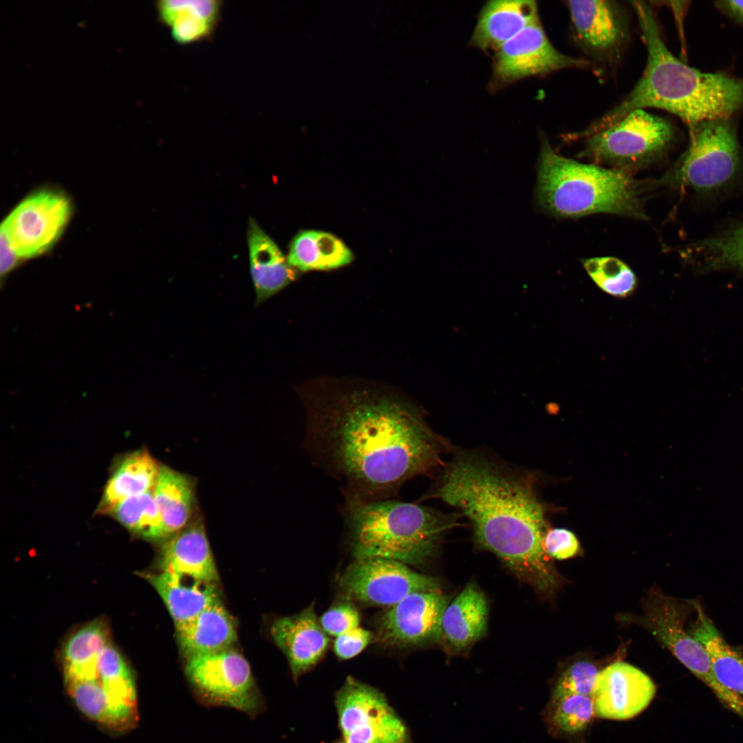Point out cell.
I'll list each match as a JSON object with an SVG mask.
<instances>
[{"instance_id":"6da1fadb","label":"cell","mask_w":743,"mask_h":743,"mask_svg":"<svg viewBox=\"0 0 743 743\" xmlns=\"http://www.w3.org/2000/svg\"><path fill=\"white\" fill-rule=\"evenodd\" d=\"M306 446L338 480L347 501L387 499L408 480L442 464L449 444L414 407L354 400L314 421Z\"/></svg>"},{"instance_id":"7a4b0ae2","label":"cell","mask_w":743,"mask_h":743,"mask_svg":"<svg viewBox=\"0 0 743 743\" xmlns=\"http://www.w3.org/2000/svg\"><path fill=\"white\" fill-rule=\"evenodd\" d=\"M457 508L474 538L516 575L541 592L557 578L543 543L545 508L532 480L472 453L460 452L446 466L431 495Z\"/></svg>"},{"instance_id":"3957f363","label":"cell","mask_w":743,"mask_h":743,"mask_svg":"<svg viewBox=\"0 0 743 743\" xmlns=\"http://www.w3.org/2000/svg\"><path fill=\"white\" fill-rule=\"evenodd\" d=\"M632 7L647 50L643 72L624 99L580 134L586 137L636 109L658 108L679 117L689 128L700 122L729 118L743 107V80L704 73L676 58L662 37L655 13L646 2Z\"/></svg>"},{"instance_id":"277c9868","label":"cell","mask_w":743,"mask_h":743,"mask_svg":"<svg viewBox=\"0 0 743 743\" xmlns=\"http://www.w3.org/2000/svg\"><path fill=\"white\" fill-rule=\"evenodd\" d=\"M346 523L356 559L383 558L420 565L434 556L455 518L429 507L390 499L347 501Z\"/></svg>"},{"instance_id":"5b68a950","label":"cell","mask_w":743,"mask_h":743,"mask_svg":"<svg viewBox=\"0 0 743 743\" xmlns=\"http://www.w3.org/2000/svg\"><path fill=\"white\" fill-rule=\"evenodd\" d=\"M535 199L541 209L560 217H645L638 184L625 172L560 155L546 138L541 141Z\"/></svg>"},{"instance_id":"8992f818","label":"cell","mask_w":743,"mask_h":743,"mask_svg":"<svg viewBox=\"0 0 743 743\" xmlns=\"http://www.w3.org/2000/svg\"><path fill=\"white\" fill-rule=\"evenodd\" d=\"M692 610L691 600L682 602L654 590L645 601L643 615L623 618L647 629L713 691L726 709L743 720V699L718 680L707 651L685 627Z\"/></svg>"},{"instance_id":"52a82bcc","label":"cell","mask_w":743,"mask_h":743,"mask_svg":"<svg viewBox=\"0 0 743 743\" xmlns=\"http://www.w3.org/2000/svg\"><path fill=\"white\" fill-rule=\"evenodd\" d=\"M184 673L200 704L231 708L251 718L265 709L250 665L237 652L227 649L187 658Z\"/></svg>"},{"instance_id":"ba28073f","label":"cell","mask_w":743,"mask_h":743,"mask_svg":"<svg viewBox=\"0 0 743 743\" xmlns=\"http://www.w3.org/2000/svg\"><path fill=\"white\" fill-rule=\"evenodd\" d=\"M685 153L665 182L711 191L725 185L740 166L739 144L729 118L707 120L689 129Z\"/></svg>"},{"instance_id":"9c48e42d","label":"cell","mask_w":743,"mask_h":743,"mask_svg":"<svg viewBox=\"0 0 743 743\" xmlns=\"http://www.w3.org/2000/svg\"><path fill=\"white\" fill-rule=\"evenodd\" d=\"M334 704L340 735L332 743H413L385 695L353 676L336 691Z\"/></svg>"},{"instance_id":"30bf717a","label":"cell","mask_w":743,"mask_h":743,"mask_svg":"<svg viewBox=\"0 0 743 743\" xmlns=\"http://www.w3.org/2000/svg\"><path fill=\"white\" fill-rule=\"evenodd\" d=\"M674 136L669 121L645 109H636L584 138L582 155L621 169L637 166L663 154Z\"/></svg>"},{"instance_id":"8fae6325","label":"cell","mask_w":743,"mask_h":743,"mask_svg":"<svg viewBox=\"0 0 743 743\" xmlns=\"http://www.w3.org/2000/svg\"><path fill=\"white\" fill-rule=\"evenodd\" d=\"M72 204L63 193L41 189L24 198L6 217L1 235L19 259L39 256L51 249L64 232Z\"/></svg>"},{"instance_id":"7c38bea8","label":"cell","mask_w":743,"mask_h":743,"mask_svg":"<svg viewBox=\"0 0 743 743\" xmlns=\"http://www.w3.org/2000/svg\"><path fill=\"white\" fill-rule=\"evenodd\" d=\"M338 583L351 599L389 607L411 593L440 590L435 577L414 571L400 561L383 558L356 559L345 568Z\"/></svg>"},{"instance_id":"4fadbf2b","label":"cell","mask_w":743,"mask_h":743,"mask_svg":"<svg viewBox=\"0 0 743 743\" xmlns=\"http://www.w3.org/2000/svg\"><path fill=\"white\" fill-rule=\"evenodd\" d=\"M590 66L592 63L588 59L556 49L539 21L522 30L495 52L490 88L495 91L528 77Z\"/></svg>"},{"instance_id":"5bb4252c","label":"cell","mask_w":743,"mask_h":743,"mask_svg":"<svg viewBox=\"0 0 743 743\" xmlns=\"http://www.w3.org/2000/svg\"><path fill=\"white\" fill-rule=\"evenodd\" d=\"M567 8L574 40L592 61L616 63L629 39L626 12L616 1H568Z\"/></svg>"},{"instance_id":"9a60e30c","label":"cell","mask_w":743,"mask_h":743,"mask_svg":"<svg viewBox=\"0 0 743 743\" xmlns=\"http://www.w3.org/2000/svg\"><path fill=\"white\" fill-rule=\"evenodd\" d=\"M448 603L447 596L440 590L409 594L380 618V638L398 647L423 645L440 640L442 616Z\"/></svg>"},{"instance_id":"2e32d148","label":"cell","mask_w":743,"mask_h":743,"mask_svg":"<svg viewBox=\"0 0 743 743\" xmlns=\"http://www.w3.org/2000/svg\"><path fill=\"white\" fill-rule=\"evenodd\" d=\"M656 687L636 667L615 662L599 673L591 694L595 715L625 720L644 711L656 695Z\"/></svg>"},{"instance_id":"e0dca14e","label":"cell","mask_w":743,"mask_h":743,"mask_svg":"<svg viewBox=\"0 0 743 743\" xmlns=\"http://www.w3.org/2000/svg\"><path fill=\"white\" fill-rule=\"evenodd\" d=\"M270 634L286 655L295 681L319 663L329 647V637L317 618L314 602L298 614L277 619Z\"/></svg>"},{"instance_id":"ac0fdd59","label":"cell","mask_w":743,"mask_h":743,"mask_svg":"<svg viewBox=\"0 0 743 743\" xmlns=\"http://www.w3.org/2000/svg\"><path fill=\"white\" fill-rule=\"evenodd\" d=\"M162 571L216 583L217 568L202 524L195 522L169 538L160 554Z\"/></svg>"},{"instance_id":"d6986e66","label":"cell","mask_w":743,"mask_h":743,"mask_svg":"<svg viewBox=\"0 0 743 743\" xmlns=\"http://www.w3.org/2000/svg\"><path fill=\"white\" fill-rule=\"evenodd\" d=\"M539 21L535 1H488L478 14L471 44L484 51L495 52L522 30Z\"/></svg>"},{"instance_id":"ffe728a7","label":"cell","mask_w":743,"mask_h":743,"mask_svg":"<svg viewBox=\"0 0 743 743\" xmlns=\"http://www.w3.org/2000/svg\"><path fill=\"white\" fill-rule=\"evenodd\" d=\"M488 618L484 592L475 583L467 584L444 610L440 640L451 651L462 652L485 635Z\"/></svg>"},{"instance_id":"44dd1931","label":"cell","mask_w":743,"mask_h":743,"mask_svg":"<svg viewBox=\"0 0 743 743\" xmlns=\"http://www.w3.org/2000/svg\"><path fill=\"white\" fill-rule=\"evenodd\" d=\"M219 0H159L155 3L158 21L169 28L172 39L189 45L211 39L222 17Z\"/></svg>"},{"instance_id":"7402d4cb","label":"cell","mask_w":743,"mask_h":743,"mask_svg":"<svg viewBox=\"0 0 743 743\" xmlns=\"http://www.w3.org/2000/svg\"><path fill=\"white\" fill-rule=\"evenodd\" d=\"M64 680L73 702L89 719L116 733L127 732L136 726L138 705L110 694L98 678Z\"/></svg>"},{"instance_id":"603a6c76","label":"cell","mask_w":743,"mask_h":743,"mask_svg":"<svg viewBox=\"0 0 743 743\" xmlns=\"http://www.w3.org/2000/svg\"><path fill=\"white\" fill-rule=\"evenodd\" d=\"M247 239L250 274L259 305L294 281L297 272L252 217L248 220Z\"/></svg>"},{"instance_id":"cb8c5ba5","label":"cell","mask_w":743,"mask_h":743,"mask_svg":"<svg viewBox=\"0 0 743 743\" xmlns=\"http://www.w3.org/2000/svg\"><path fill=\"white\" fill-rule=\"evenodd\" d=\"M141 576L157 591L176 627L220 601L214 583L163 571L158 574L142 572Z\"/></svg>"},{"instance_id":"d4e9b609","label":"cell","mask_w":743,"mask_h":743,"mask_svg":"<svg viewBox=\"0 0 743 743\" xmlns=\"http://www.w3.org/2000/svg\"><path fill=\"white\" fill-rule=\"evenodd\" d=\"M694 619L687 629L707 651L718 680L743 699V656L731 646L703 610L692 600Z\"/></svg>"},{"instance_id":"484cf974","label":"cell","mask_w":743,"mask_h":743,"mask_svg":"<svg viewBox=\"0 0 743 743\" xmlns=\"http://www.w3.org/2000/svg\"><path fill=\"white\" fill-rule=\"evenodd\" d=\"M176 631L186 658L230 649L237 639L234 621L221 601L177 627Z\"/></svg>"},{"instance_id":"4316f807","label":"cell","mask_w":743,"mask_h":743,"mask_svg":"<svg viewBox=\"0 0 743 743\" xmlns=\"http://www.w3.org/2000/svg\"><path fill=\"white\" fill-rule=\"evenodd\" d=\"M153 495L166 539L190 524L195 504L192 479L171 468L161 466Z\"/></svg>"},{"instance_id":"83f0119b","label":"cell","mask_w":743,"mask_h":743,"mask_svg":"<svg viewBox=\"0 0 743 743\" xmlns=\"http://www.w3.org/2000/svg\"><path fill=\"white\" fill-rule=\"evenodd\" d=\"M160 465L145 451L133 452L117 465L105 488L99 512H109L122 500L153 491Z\"/></svg>"},{"instance_id":"f1b7e54d","label":"cell","mask_w":743,"mask_h":743,"mask_svg":"<svg viewBox=\"0 0 743 743\" xmlns=\"http://www.w3.org/2000/svg\"><path fill=\"white\" fill-rule=\"evenodd\" d=\"M352 259V252L338 238L317 230L299 233L291 242L287 257L292 267L303 271L337 268Z\"/></svg>"},{"instance_id":"f546056e","label":"cell","mask_w":743,"mask_h":743,"mask_svg":"<svg viewBox=\"0 0 743 743\" xmlns=\"http://www.w3.org/2000/svg\"><path fill=\"white\" fill-rule=\"evenodd\" d=\"M109 630L102 619L94 620L74 632L62 650L64 679L98 678L97 662L109 643Z\"/></svg>"},{"instance_id":"4dcf8cb0","label":"cell","mask_w":743,"mask_h":743,"mask_svg":"<svg viewBox=\"0 0 743 743\" xmlns=\"http://www.w3.org/2000/svg\"><path fill=\"white\" fill-rule=\"evenodd\" d=\"M109 512L133 534L151 540L166 539L153 491L129 497Z\"/></svg>"},{"instance_id":"1f68e13d","label":"cell","mask_w":743,"mask_h":743,"mask_svg":"<svg viewBox=\"0 0 743 743\" xmlns=\"http://www.w3.org/2000/svg\"><path fill=\"white\" fill-rule=\"evenodd\" d=\"M98 678L114 697L138 705L136 680L130 667L120 652L109 643L100 652L97 662Z\"/></svg>"},{"instance_id":"d6a6232c","label":"cell","mask_w":743,"mask_h":743,"mask_svg":"<svg viewBox=\"0 0 743 743\" xmlns=\"http://www.w3.org/2000/svg\"><path fill=\"white\" fill-rule=\"evenodd\" d=\"M546 715L551 729L565 733H577L585 730L595 715L590 696L571 695L550 699Z\"/></svg>"},{"instance_id":"836d02e7","label":"cell","mask_w":743,"mask_h":743,"mask_svg":"<svg viewBox=\"0 0 743 743\" xmlns=\"http://www.w3.org/2000/svg\"><path fill=\"white\" fill-rule=\"evenodd\" d=\"M583 265L594 283L606 293L625 297L636 288L634 272L623 261L613 257H598L583 261Z\"/></svg>"},{"instance_id":"e575fe53","label":"cell","mask_w":743,"mask_h":743,"mask_svg":"<svg viewBox=\"0 0 743 743\" xmlns=\"http://www.w3.org/2000/svg\"><path fill=\"white\" fill-rule=\"evenodd\" d=\"M702 248L707 250L708 268L743 271V224L721 238L704 242Z\"/></svg>"},{"instance_id":"d590c367","label":"cell","mask_w":743,"mask_h":743,"mask_svg":"<svg viewBox=\"0 0 743 743\" xmlns=\"http://www.w3.org/2000/svg\"><path fill=\"white\" fill-rule=\"evenodd\" d=\"M599 673L597 667L590 662H575L566 668L557 679L551 699L571 695L591 696Z\"/></svg>"},{"instance_id":"8d00e7d4","label":"cell","mask_w":743,"mask_h":743,"mask_svg":"<svg viewBox=\"0 0 743 743\" xmlns=\"http://www.w3.org/2000/svg\"><path fill=\"white\" fill-rule=\"evenodd\" d=\"M360 621L358 610L348 601L333 605L319 619L324 631L335 637L359 627Z\"/></svg>"},{"instance_id":"74e56055","label":"cell","mask_w":743,"mask_h":743,"mask_svg":"<svg viewBox=\"0 0 743 743\" xmlns=\"http://www.w3.org/2000/svg\"><path fill=\"white\" fill-rule=\"evenodd\" d=\"M543 546L548 557L559 560L571 558L579 550V543L575 535L563 528L548 530L543 538Z\"/></svg>"},{"instance_id":"f35d334b","label":"cell","mask_w":743,"mask_h":743,"mask_svg":"<svg viewBox=\"0 0 743 743\" xmlns=\"http://www.w3.org/2000/svg\"><path fill=\"white\" fill-rule=\"evenodd\" d=\"M372 639V633L359 626L336 637L333 649L340 660H349L363 652Z\"/></svg>"},{"instance_id":"ab89813d","label":"cell","mask_w":743,"mask_h":743,"mask_svg":"<svg viewBox=\"0 0 743 743\" xmlns=\"http://www.w3.org/2000/svg\"><path fill=\"white\" fill-rule=\"evenodd\" d=\"M19 258L1 235V277L6 276L16 266Z\"/></svg>"},{"instance_id":"60d3db41","label":"cell","mask_w":743,"mask_h":743,"mask_svg":"<svg viewBox=\"0 0 743 743\" xmlns=\"http://www.w3.org/2000/svg\"><path fill=\"white\" fill-rule=\"evenodd\" d=\"M716 7L732 19L743 23V1H719Z\"/></svg>"}]
</instances>
